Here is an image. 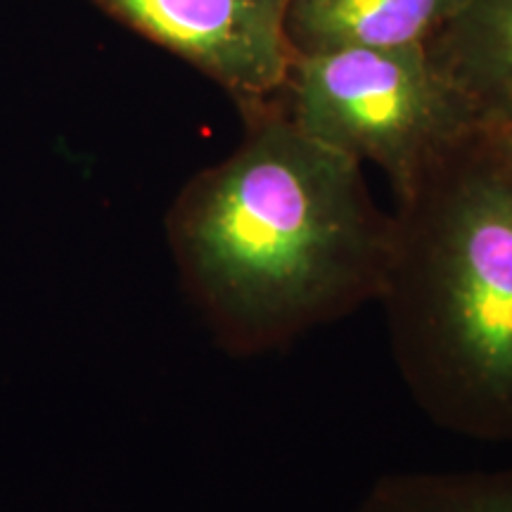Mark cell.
I'll list each match as a JSON object with an SVG mask.
<instances>
[{
	"instance_id": "6da1fadb",
	"label": "cell",
	"mask_w": 512,
	"mask_h": 512,
	"mask_svg": "<svg viewBox=\"0 0 512 512\" xmlns=\"http://www.w3.org/2000/svg\"><path fill=\"white\" fill-rule=\"evenodd\" d=\"M185 294L233 356L283 349L377 302L394 219L370 200L361 164L261 117L238 150L192 178L166 219Z\"/></svg>"
},
{
	"instance_id": "7a4b0ae2",
	"label": "cell",
	"mask_w": 512,
	"mask_h": 512,
	"mask_svg": "<svg viewBox=\"0 0 512 512\" xmlns=\"http://www.w3.org/2000/svg\"><path fill=\"white\" fill-rule=\"evenodd\" d=\"M377 302L422 411L448 432L510 441L512 178L479 131L401 200Z\"/></svg>"
},
{
	"instance_id": "3957f363",
	"label": "cell",
	"mask_w": 512,
	"mask_h": 512,
	"mask_svg": "<svg viewBox=\"0 0 512 512\" xmlns=\"http://www.w3.org/2000/svg\"><path fill=\"white\" fill-rule=\"evenodd\" d=\"M285 117L306 136L392 178L399 200L479 131L475 112L427 46L297 55Z\"/></svg>"
},
{
	"instance_id": "277c9868",
	"label": "cell",
	"mask_w": 512,
	"mask_h": 512,
	"mask_svg": "<svg viewBox=\"0 0 512 512\" xmlns=\"http://www.w3.org/2000/svg\"><path fill=\"white\" fill-rule=\"evenodd\" d=\"M152 43L183 57L249 107L283 91L292 69L290 0H95Z\"/></svg>"
},
{
	"instance_id": "5b68a950",
	"label": "cell",
	"mask_w": 512,
	"mask_h": 512,
	"mask_svg": "<svg viewBox=\"0 0 512 512\" xmlns=\"http://www.w3.org/2000/svg\"><path fill=\"white\" fill-rule=\"evenodd\" d=\"M463 0H290L287 36L297 55L337 48L427 46Z\"/></svg>"
},
{
	"instance_id": "8992f818",
	"label": "cell",
	"mask_w": 512,
	"mask_h": 512,
	"mask_svg": "<svg viewBox=\"0 0 512 512\" xmlns=\"http://www.w3.org/2000/svg\"><path fill=\"white\" fill-rule=\"evenodd\" d=\"M439 31L430 53L477 126L512 117V0H463Z\"/></svg>"
},
{
	"instance_id": "52a82bcc",
	"label": "cell",
	"mask_w": 512,
	"mask_h": 512,
	"mask_svg": "<svg viewBox=\"0 0 512 512\" xmlns=\"http://www.w3.org/2000/svg\"><path fill=\"white\" fill-rule=\"evenodd\" d=\"M354 512H512V467L384 475Z\"/></svg>"
},
{
	"instance_id": "ba28073f",
	"label": "cell",
	"mask_w": 512,
	"mask_h": 512,
	"mask_svg": "<svg viewBox=\"0 0 512 512\" xmlns=\"http://www.w3.org/2000/svg\"><path fill=\"white\" fill-rule=\"evenodd\" d=\"M479 138L489 147L496 162L503 166L505 174L512 178V117L482 126L479 128Z\"/></svg>"
}]
</instances>
